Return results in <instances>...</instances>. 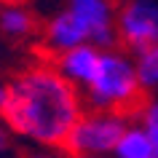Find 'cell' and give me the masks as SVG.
Wrapping results in <instances>:
<instances>
[{
  "instance_id": "1",
  "label": "cell",
  "mask_w": 158,
  "mask_h": 158,
  "mask_svg": "<svg viewBox=\"0 0 158 158\" xmlns=\"http://www.w3.org/2000/svg\"><path fill=\"white\" fill-rule=\"evenodd\" d=\"M83 113L81 89L54 64H30L0 83V123L35 148L62 150Z\"/></svg>"
},
{
  "instance_id": "2",
  "label": "cell",
  "mask_w": 158,
  "mask_h": 158,
  "mask_svg": "<svg viewBox=\"0 0 158 158\" xmlns=\"http://www.w3.org/2000/svg\"><path fill=\"white\" fill-rule=\"evenodd\" d=\"M86 105L91 110L118 113L123 118H139L145 105L150 102V94L139 86L134 62L121 51H102L99 70L94 81L83 89Z\"/></svg>"
},
{
  "instance_id": "3",
  "label": "cell",
  "mask_w": 158,
  "mask_h": 158,
  "mask_svg": "<svg viewBox=\"0 0 158 158\" xmlns=\"http://www.w3.org/2000/svg\"><path fill=\"white\" fill-rule=\"evenodd\" d=\"M126 129H129V118L118 115V113L86 110L62 150L70 158H105L115 153Z\"/></svg>"
},
{
  "instance_id": "4",
  "label": "cell",
  "mask_w": 158,
  "mask_h": 158,
  "mask_svg": "<svg viewBox=\"0 0 158 158\" xmlns=\"http://www.w3.org/2000/svg\"><path fill=\"white\" fill-rule=\"evenodd\" d=\"M118 38L134 54L158 46V3L129 0L118 14Z\"/></svg>"
},
{
  "instance_id": "5",
  "label": "cell",
  "mask_w": 158,
  "mask_h": 158,
  "mask_svg": "<svg viewBox=\"0 0 158 158\" xmlns=\"http://www.w3.org/2000/svg\"><path fill=\"white\" fill-rule=\"evenodd\" d=\"M67 11L83 24L91 46L110 51V46L115 43V27L107 0H67Z\"/></svg>"
},
{
  "instance_id": "6",
  "label": "cell",
  "mask_w": 158,
  "mask_h": 158,
  "mask_svg": "<svg viewBox=\"0 0 158 158\" xmlns=\"http://www.w3.org/2000/svg\"><path fill=\"white\" fill-rule=\"evenodd\" d=\"M99 62H102V48H97L91 43H83L78 48H70L64 54L54 56V67L75 89H86L91 83L97 70H99Z\"/></svg>"
},
{
  "instance_id": "7",
  "label": "cell",
  "mask_w": 158,
  "mask_h": 158,
  "mask_svg": "<svg viewBox=\"0 0 158 158\" xmlns=\"http://www.w3.org/2000/svg\"><path fill=\"white\" fill-rule=\"evenodd\" d=\"M43 43H46V48H48L54 56H59V54H64V51H70V48H78V46L89 43V32H86L83 24L64 8L62 14H56V16L46 24V30H43Z\"/></svg>"
},
{
  "instance_id": "8",
  "label": "cell",
  "mask_w": 158,
  "mask_h": 158,
  "mask_svg": "<svg viewBox=\"0 0 158 158\" xmlns=\"http://www.w3.org/2000/svg\"><path fill=\"white\" fill-rule=\"evenodd\" d=\"M113 156L115 158H156V145L150 142V137L145 134L142 126H129Z\"/></svg>"
},
{
  "instance_id": "9",
  "label": "cell",
  "mask_w": 158,
  "mask_h": 158,
  "mask_svg": "<svg viewBox=\"0 0 158 158\" xmlns=\"http://www.w3.org/2000/svg\"><path fill=\"white\" fill-rule=\"evenodd\" d=\"M32 30H35V22H32V16H30L22 6L8 3V6L0 8V32L6 35V38L22 40V38H30Z\"/></svg>"
},
{
  "instance_id": "10",
  "label": "cell",
  "mask_w": 158,
  "mask_h": 158,
  "mask_svg": "<svg viewBox=\"0 0 158 158\" xmlns=\"http://www.w3.org/2000/svg\"><path fill=\"white\" fill-rule=\"evenodd\" d=\"M134 70H137L139 86L148 94L153 89H158V46H150V48L139 51L137 54V62H134Z\"/></svg>"
},
{
  "instance_id": "11",
  "label": "cell",
  "mask_w": 158,
  "mask_h": 158,
  "mask_svg": "<svg viewBox=\"0 0 158 158\" xmlns=\"http://www.w3.org/2000/svg\"><path fill=\"white\" fill-rule=\"evenodd\" d=\"M139 121H142V129H145V134L150 137V142L158 148V102L150 99L148 105H145V110L139 113Z\"/></svg>"
},
{
  "instance_id": "12",
  "label": "cell",
  "mask_w": 158,
  "mask_h": 158,
  "mask_svg": "<svg viewBox=\"0 0 158 158\" xmlns=\"http://www.w3.org/2000/svg\"><path fill=\"white\" fill-rule=\"evenodd\" d=\"M22 158H70L64 150H51V148H35L30 153H24Z\"/></svg>"
},
{
  "instance_id": "13",
  "label": "cell",
  "mask_w": 158,
  "mask_h": 158,
  "mask_svg": "<svg viewBox=\"0 0 158 158\" xmlns=\"http://www.w3.org/2000/svg\"><path fill=\"white\" fill-rule=\"evenodd\" d=\"M8 150H11V131L0 123V156H3V153H8Z\"/></svg>"
},
{
  "instance_id": "14",
  "label": "cell",
  "mask_w": 158,
  "mask_h": 158,
  "mask_svg": "<svg viewBox=\"0 0 158 158\" xmlns=\"http://www.w3.org/2000/svg\"><path fill=\"white\" fill-rule=\"evenodd\" d=\"M156 158H158V148H156Z\"/></svg>"
},
{
  "instance_id": "15",
  "label": "cell",
  "mask_w": 158,
  "mask_h": 158,
  "mask_svg": "<svg viewBox=\"0 0 158 158\" xmlns=\"http://www.w3.org/2000/svg\"><path fill=\"white\" fill-rule=\"evenodd\" d=\"M11 3H14V0H11Z\"/></svg>"
}]
</instances>
